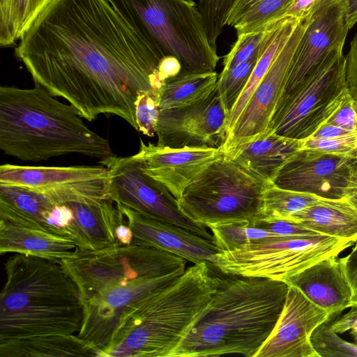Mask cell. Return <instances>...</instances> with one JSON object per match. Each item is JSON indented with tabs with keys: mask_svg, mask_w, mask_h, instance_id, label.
I'll return each mask as SVG.
<instances>
[{
	"mask_svg": "<svg viewBox=\"0 0 357 357\" xmlns=\"http://www.w3.org/2000/svg\"><path fill=\"white\" fill-rule=\"evenodd\" d=\"M15 54L35 85L89 121L112 114L138 131V97L162 86V58L107 0H54L24 33Z\"/></svg>",
	"mask_w": 357,
	"mask_h": 357,
	"instance_id": "cell-1",
	"label": "cell"
},
{
	"mask_svg": "<svg viewBox=\"0 0 357 357\" xmlns=\"http://www.w3.org/2000/svg\"><path fill=\"white\" fill-rule=\"evenodd\" d=\"M61 264L77 285L83 303V319L77 335L97 357L130 307L186 270L183 257L144 245H123L117 241L97 250L77 248Z\"/></svg>",
	"mask_w": 357,
	"mask_h": 357,
	"instance_id": "cell-2",
	"label": "cell"
},
{
	"mask_svg": "<svg viewBox=\"0 0 357 357\" xmlns=\"http://www.w3.org/2000/svg\"><path fill=\"white\" fill-rule=\"evenodd\" d=\"M215 292L169 357H255L282 310L284 281L232 275Z\"/></svg>",
	"mask_w": 357,
	"mask_h": 357,
	"instance_id": "cell-3",
	"label": "cell"
},
{
	"mask_svg": "<svg viewBox=\"0 0 357 357\" xmlns=\"http://www.w3.org/2000/svg\"><path fill=\"white\" fill-rule=\"evenodd\" d=\"M77 109L44 88L0 87V149L22 161L78 153L104 159L108 140L90 130Z\"/></svg>",
	"mask_w": 357,
	"mask_h": 357,
	"instance_id": "cell-4",
	"label": "cell"
},
{
	"mask_svg": "<svg viewBox=\"0 0 357 357\" xmlns=\"http://www.w3.org/2000/svg\"><path fill=\"white\" fill-rule=\"evenodd\" d=\"M4 270L0 340L78 333L83 303L61 262L16 253L8 258Z\"/></svg>",
	"mask_w": 357,
	"mask_h": 357,
	"instance_id": "cell-5",
	"label": "cell"
},
{
	"mask_svg": "<svg viewBox=\"0 0 357 357\" xmlns=\"http://www.w3.org/2000/svg\"><path fill=\"white\" fill-rule=\"evenodd\" d=\"M219 281L207 263L195 264L130 307L99 357H169L211 300Z\"/></svg>",
	"mask_w": 357,
	"mask_h": 357,
	"instance_id": "cell-6",
	"label": "cell"
},
{
	"mask_svg": "<svg viewBox=\"0 0 357 357\" xmlns=\"http://www.w3.org/2000/svg\"><path fill=\"white\" fill-rule=\"evenodd\" d=\"M271 181L250 174L222 155L185 188L178 202L195 222L208 225L259 217L264 192Z\"/></svg>",
	"mask_w": 357,
	"mask_h": 357,
	"instance_id": "cell-7",
	"label": "cell"
},
{
	"mask_svg": "<svg viewBox=\"0 0 357 357\" xmlns=\"http://www.w3.org/2000/svg\"><path fill=\"white\" fill-rule=\"evenodd\" d=\"M354 243L321 234L268 238L217 254L224 274L285 281L314 264L338 256Z\"/></svg>",
	"mask_w": 357,
	"mask_h": 357,
	"instance_id": "cell-8",
	"label": "cell"
},
{
	"mask_svg": "<svg viewBox=\"0 0 357 357\" xmlns=\"http://www.w3.org/2000/svg\"><path fill=\"white\" fill-rule=\"evenodd\" d=\"M111 181V199L142 215L184 228L213 241L205 225L195 222L180 208L178 200L159 181L146 174L133 155H112L99 161Z\"/></svg>",
	"mask_w": 357,
	"mask_h": 357,
	"instance_id": "cell-9",
	"label": "cell"
},
{
	"mask_svg": "<svg viewBox=\"0 0 357 357\" xmlns=\"http://www.w3.org/2000/svg\"><path fill=\"white\" fill-rule=\"evenodd\" d=\"M344 45L331 50L289 93L284 96L271 119L269 130L302 139L314 118L346 84Z\"/></svg>",
	"mask_w": 357,
	"mask_h": 357,
	"instance_id": "cell-10",
	"label": "cell"
},
{
	"mask_svg": "<svg viewBox=\"0 0 357 357\" xmlns=\"http://www.w3.org/2000/svg\"><path fill=\"white\" fill-rule=\"evenodd\" d=\"M0 183L35 190L57 204L98 203L111 199L108 169L96 166L46 167L3 164Z\"/></svg>",
	"mask_w": 357,
	"mask_h": 357,
	"instance_id": "cell-11",
	"label": "cell"
},
{
	"mask_svg": "<svg viewBox=\"0 0 357 357\" xmlns=\"http://www.w3.org/2000/svg\"><path fill=\"white\" fill-rule=\"evenodd\" d=\"M227 119L216 85L207 96L191 105L160 110L157 144L174 149L221 148L227 137Z\"/></svg>",
	"mask_w": 357,
	"mask_h": 357,
	"instance_id": "cell-12",
	"label": "cell"
},
{
	"mask_svg": "<svg viewBox=\"0 0 357 357\" xmlns=\"http://www.w3.org/2000/svg\"><path fill=\"white\" fill-rule=\"evenodd\" d=\"M300 22L291 37L257 85L221 147L224 153L250 142L269 130L276 108L284 92L294 53L305 30Z\"/></svg>",
	"mask_w": 357,
	"mask_h": 357,
	"instance_id": "cell-13",
	"label": "cell"
},
{
	"mask_svg": "<svg viewBox=\"0 0 357 357\" xmlns=\"http://www.w3.org/2000/svg\"><path fill=\"white\" fill-rule=\"evenodd\" d=\"M330 314L289 285L275 326L255 357H319L311 342L314 331Z\"/></svg>",
	"mask_w": 357,
	"mask_h": 357,
	"instance_id": "cell-14",
	"label": "cell"
},
{
	"mask_svg": "<svg viewBox=\"0 0 357 357\" xmlns=\"http://www.w3.org/2000/svg\"><path fill=\"white\" fill-rule=\"evenodd\" d=\"M354 160L311 150H299L278 172L277 186L325 198L344 197Z\"/></svg>",
	"mask_w": 357,
	"mask_h": 357,
	"instance_id": "cell-15",
	"label": "cell"
},
{
	"mask_svg": "<svg viewBox=\"0 0 357 357\" xmlns=\"http://www.w3.org/2000/svg\"><path fill=\"white\" fill-rule=\"evenodd\" d=\"M223 154L221 148L185 147L174 149L140 139L134 155L143 171L161 183L178 200L185 188L213 161Z\"/></svg>",
	"mask_w": 357,
	"mask_h": 357,
	"instance_id": "cell-16",
	"label": "cell"
},
{
	"mask_svg": "<svg viewBox=\"0 0 357 357\" xmlns=\"http://www.w3.org/2000/svg\"><path fill=\"white\" fill-rule=\"evenodd\" d=\"M132 231V244L155 248L194 264L207 263L215 268L220 250L214 241L184 228L142 215L115 203Z\"/></svg>",
	"mask_w": 357,
	"mask_h": 357,
	"instance_id": "cell-17",
	"label": "cell"
},
{
	"mask_svg": "<svg viewBox=\"0 0 357 357\" xmlns=\"http://www.w3.org/2000/svg\"><path fill=\"white\" fill-rule=\"evenodd\" d=\"M304 22L306 28L294 53L282 97L292 91L331 50L344 45L349 31L338 1L319 8Z\"/></svg>",
	"mask_w": 357,
	"mask_h": 357,
	"instance_id": "cell-18",
	"label": "cell"
},
{
	"mask_svg": "<svg viewBox=\"0 0 357 357\" xmlns=\"http://www.w3.org/2000/svg\"><path fill=\"white\" fill-rule=\"evenodd\" d=\"M284 282L298 288L331 317L353 306V291L347 274L345 257L324 259Z\"/></svg>",
	"mask_w": 357,
	"mask_h": 357,
	"instance_id": "cell-19",
	"label": "cell"
},
{
	"mask_svg": "<svg viewBox=\"0 0 357 357\" xmlns=\"http://www.w3.org/2000/svg\"><path fill=\"white\" fill-rule=\"evenodd\" d=\"M298 151V139L268 131L250 142L224 152L223 155L254 176L272 182Z\"/></svg>",
	"mask_w": 357,
	"mask_h": 357,
	"instance_id": "cell-20",
	"label": "cell"
},
{
	"mask_svg": "<svg viewBox=\"0 0 357 357\" xmlns=\"http://www.w3.org/2000/svg\"><path fill=\"white\" fill-rule=\"evenodd\" d=\"M59 204L42 193L0 183V220L59 235L56 226Z\"/></svg>",
	"mask_w": 357,
	"mask_h": 357,
	"instance_id": "cell-21",
	"label": "cell"
},
{
	"mask_svg": "<svg viewBox=\"0 0 357 357\" xmlns=\"http://www.w3.org/2000/svg\"><path fill=\"white\" fill-rule=\"evenodd\" d=\"M316 233L356 243L357 210L347 197H319L287 219Z\"/></svg>",
	"mask_w": 357,
	"mask_h": 357,
	"instance_id": "cell-22",
	"label": "cell"
},
{
	"mask_svg": "<svg viewBox=\"0 0 357 357\" xmlns=\"http://www.w3.org/2000/svg\"><path fill=\"white\" fill-rule=\"evenodd\" d=\"M77 248L64 236L0 220L1 255L19 253L61 262L70 257Z\"/></svg>",
	"mask_w": 357,
	"mask_h": 357,
	"instance_id": "cell-23",
	"label": "cell"
},
{
	"mask_svg": "<svg viewBox=\"0 0 357 357\" xmlns=\"http://www.w3.org/2000/svg\"><path fill=\"white\" fill-rule=\"evenodd\" d=\"M68 204L73 211L75 223L90 250H100L116 242V229L126 220L114 201Z\"/></svg>",
	"mask_w": 357,
	"mask_h": 357,
	"instance_id": "cell-24",
	"label": "cell"
},
{
	"mask_svg": "<svg viewBox=\"0 0 357 357\" xmlns=\"http://www.w3.org/2000/svg\"><path fill=\"white\" fill-rule=\"evenodd\" d=\"M96 356L77 335H38L0 340V357Z\"/></svg>",
	"mask_w": 357,
	"mask_h": 357,
	"instance_id": "cell-25",
	"label": "cell"
},
{
	"mask_svg": "<svg viewBox=\"0 0 357 357\" xmlns=\"http://www.w3.org/2000/svg\"><path fill=\"white\" fill-rule=\"evenodd\" d=\"M300 22L302 21L286 17L274 22L272 25L248 82L228 116L227 134L244 109L255 89L267 73Z\"/></svg>",
	"mask_w": 357,
	"mask_h": 357,
	"instance_id": "cell-26",
	"label": "cell"
},
{
	"mask_svg": "<svg viewBox=\"0 0 357 357\" xmlns=\"http://www.w3.org/2000/svg\"><path fill=\"white\" fill-rule=\"evenodd\" d=\"M215 71L180 73L160 89V110L191 105L207 96L216 86Z\"/></svg>",
	"mask_w": 357,
	"mask_h": 357,
	"instance_id": "cell-27",
	"label": "cell"
},
{
	"mask_svg": "<svg viewBox=\"0 0 357 357\" xmlns=\"http://www.w3.org/2000/svg\"><path fill=\"white\" fill-rule=\"evenodd\" d=\"M54 0H0V45L13 46Z\"/></svg>",
	"mask_w": 357,
	"mask_h": 357,
	"instance_id": "cell-28",
	"label": "cell"
},
{
	"mask_svg": "<svg viewBox=\"0 0 357 357\" xmlns=\"http://www.w3.org/2000/svg\"><path fill=\"white\" fill-rule=\"evenodd\" d=\"M319 197L313 194L282 188L270 182L264 192L262 207L257 220H285Z\"/></svg>",
	"mask_w": 357,
	"mask_h": 357,
	"instance_id": "cell-29",
	"label": "cell"
},
{
	"mask_svg": "<svg viewBox=\"0 0 357 357\" xmlns=\"http://www.w3.org/2000/svg\"><path fill=\"white\" fill-rule=\"evenodd\" d=\"M324 125L336 127L349 132H357V103L347 84L333 96L314 118L303 139L309 137L319 126Z\"/></svg>",
	"mask_w": 357,
	"mask_h": 357,
	"instance_id": "cell-30",
	"label": "cell"
},
{
	"mask_svg": "<svg viewBox=\"0 0 357 357\" xmlns=\"http://www.w3.org/2000/svg\"><path fill=\"white\" fill-rule=\"evenodd\" d=\"M213 241L220 252L231 251L248 244L280 237L266 229L254 226L249 221H232L208 226Z\"/></svg>",
	"mask_w": 357,
	"mask_h": 357,
	"instance_id": "cell-31",
	"label": "cell"
},
{
	"mask_svg": "<svg viewBox=\"0 0 357 357\" xmlns=\"http://www.w3.org/2000/svg\"><path fill=\"white\" fill-rule=\"evenodd\" d=\"M294 0H259L248 8L234 24L237 35L265 29L271 23L284 17Z\"/></svg>",
	"mask_w": 357,
	"mask_h": 357,
	"instance_id": "cell-32",
	"label": "cell"
},
{
	"mask_svg": "<svg viewBox=\"0 0 357 357\" xmlns=\"http://www.w3.org/2000/svg\"><path fill=\"white\" fill-rule=\"evenodd\" d=\"M261 49L249 59L227 71H222L218 77L217 85L228 116L248 82L258 61Z\"/></svg>",
	"mask_w": 357,
	"mask_h": 357,
	"instance_id": "cell-33",
	"label": "cell"
},
{
	"mask_svg": "<svg viewBox=\"0 0 357 357\" xmlns=\"http://www.w3.org/2000/svg\"><path fill=\"white\" fill-rule=\"evenodd\" d=\"M331 323L329 319L319 325L311 336L312 344L319 357H357V344L341 338Z\"/></svg>",
	"mask_w": 357,
	"mask_h": 357,
	"instance_id": "cell-34",
	"label": "cell"
},
{
	"mask_svg": "<svg viewBox=\"0 0 357 357\" xmlns=\"http://www.w3.org/2000/svg\"><path fill=\"white\" fill-rule=\"evenodd\" d=\"M235 0H198L197 4L202 15L210 44L216 47Z\"/></svg>",
	"mask_w": 357,
	"mask_h": 357,
	"instance_id": "cell-35",
	"label": "cell"
},
{
	"mask_svg": "<svg viewBox=\"0 0 357 357\" xmlns=\"http://www.w3.org/2000/svg\"><path fill=\"white\" fill-rule=\"evenodd\" d=\"M299 140V150L316 151L357 160V132L329 139L307 137Z\"/></svg>",
	"mask_w": 357,
	"mask_h": 357,
	"instance_id": "cell-36",
	"label": "cell"
},
{
	"mask_svg": "<svg viewBox=\"0 0 357 357\" xmlns=\"http://www.w3.org/2000/svg\"><path fill=\"white\" fill-rule=\"evenodd\" d=\"M274 22L264 30L237 35L236 41L230 51L224 56L222 71L230 70L257 53L261 48Z\"/></svg>",
	"mask_w": 357,
	"mask_h": 357,
	"instance_id": "cell-37",
	"label": "cell"
},
{
	"mask_svg": "<svg viewBox=\"0 0 357 357\" xmlns=\"http://www.w3.org/2000/svg\"><path fill=\"white\" fill-rule=\"evenodd\" d=\"M160 89L142 93L136 102V122L138 131L152 137L156 134L160 114Z\"/></svg>",
	"mask_w": 357,
	"mask_h": 357,
	"instance_id": "cell-38",
	"label": "cell"
},
{
	"mask_svg": "<svg viewBox=\"0 0 357 357\" xmlns=\"http://www.w3.org/2000/svg\"><path fill=\"white\" fill-rule=\"evenodd\" d=\"M252 225L264 229L280 237H296L318 234L288 220H257Z\"/></svg>",
	"mask_w": 357,
	"mask_h": 357,
	"instance_id": "cell-39",
	"label": "cell"
},
{
	"mask_svg": "<svg viewBox=\"0 0 357 357\" xmlns=\"http://www.w3.org/2000/svg\"><path fill=\"white\" fill-rule=\"evenodd\" d=\"M345 60L347 86L357 103V33L350 43Z\"/></svg>",
	"mask_w": 357,
	"mask_h": 357,
	"instance_id": "cell-40",
	"label": "cell"
},
{
	"mask_svg": "<svg viewBox=\"0 0 357 357\" xmlns=\"http://www.w3.org/2000/svg\"><path fill=\"white\" fill-rule=\"evenodd\" d=\"M321 0H294L287 8L284 17L296 18L300 21L307 20L314 7Z\"/></svg>",
	"mask_w": 357,
	"mask_h": 357,
	"instance_id": "cell-41",
	"label": "cell"
},
{
	"mask_svg": "<svg viewBox=\"0 0 357 357\" xmlns=\"http://www.w3.org/2000/svg\"><path fill=\"white\" fill-rule=\"evenodd\" d=\"M345 266L353 291V305H357V241L351 252L345 257Z\"/></svg>",
	"mask_w": 357,
	"mask_h": 357,
	"instance_id": "cell-42",
	"label": "cell"
},
{
	"mask_svg": "<svg viewBox=\"0 0 357 357\" xmlns=\"http://www.w3.org/2000/svg\"><path fill=\"white\" fill-rule=\"evenodd\" d=\"M344 196L357 210V163L355 161L344 190Z\"/></svg>",
	"mask_w": 357,
	"mask_h": 357,
	"instance_id": "cell-43",
	"label": "cell"
},
{
	"mask_svg": "<svg viewBox=\"0 0 357 357\" xmlns=\"http://www.w3.org/2000/svg\"><path fill=\"white\" fill-rule=\"evenodd\" d=\"M336 1L340 3L343 10L347 25L350 30L357 22V0H336Z\"/></svg>",
	"mask_w": 357,
	"mask_h": 357,
	"instance_id": "cell-44",
	"label": "cell"
},
{
	"mask_svg": "<svg viewBox=\"0 0 357 357\" xmlns=\"http://www.w3.org/2000/svg\"><path fill=\"white\" fill-rule=\"evenodd\" d=\"M116 241L123 245H129L132 241V231L126 222L120 224L116 229Z\"/></svg>",
	"mask_w": 357,
	"mask_h": 357,
	"instance_id": "cell-45",
	"label": "cell"
},
{
	"mask_svg": "<svg viewBox=\"0 0 357 357\" xmlns=\"http://www.w3.org/2000/svg\"><path fill=\"white\" fill-rule=\"evenodd\" d=\"M259 0H235L231 8V14L235 17H238L248 8L253 5Z\"/></svg>",
	"mask_w": 357,
	"mask_h": 357,
	"instance_id": "cell-46",
	"label": "cell"
},
{
	"mask_svg": "<svg viewBox=\"0 0 357 357\" xmlns=\"http://www.w3.org/2000/svg\"><path fill=\"white\" fill-rule=\"evenodd\" d=\"M335 1H336V0H321L317 4V6L314 7L312 14L316 11L317 9H319V8L321 7H323V6H328L332 3H334ZM311 14V15H312Z\"/></svg>",
	"mask_w": 357,
	"mask_h": 357,
	"instance_id": "cell-47",
	"label": "cell"
},
{
	"mask_svg": "<svg viewBox=\"0 0 357 357\" xmlns=\"http://www.w3.org/2000/svg\"><path fill=\"white\" fill-rule=\"evenodd\" d=\"M185 1H189V2H190V3H194V2H195V1H194V0H185Z\"/></svg>",
	"mask_w": 357,
	"mask_h": 357,
	"instance_id": "cell-48",
	"label": "cell"
},
{
	"mask_svg": "<svg viewBox=\"0 0 357 357\" xmlns=\"http://www.w3.org/2000/svg\"><path fill=\"white\" fill-rule=\"evenodd\" d=\"M356 163H357V160L355 161Z\"/></svg>",
	"mask_w": 357,
	"mask_h": 357,
	"instance_id": "cell-49",
	"label": "cell"
}]
</instances>
